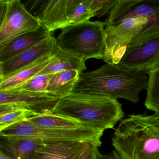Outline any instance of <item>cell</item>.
<instances>
[{"label": "cell", "instance_id": "obj_21", "mask_svg": "<svg viewBox=\"0 0 159 159\" xmlns=\"http://www.w3.org/2000/svg\"><path fill=\"white\" fill-rule=\"evenodd\" d=\"M53 74L38 75L16 89L11 90L47 93V88ZM48 94V93H47Z\"/></svg>", "mask_w": 159, "mask_h": 159}, {"label": "cell", "instance_id": "obj_6", "mask_svg": "<svg viewBox=\"0 0 159 159\" xmlns=\"http://www.w3.org/2000/svg\"><path fill=\"white\" fill-rule=\"evenodd\" d=\"M5 16L0 20V44L36 30L41 24L20 0H6Z\"/></svg>", "mask_w": 159, "mask_h": 159}, {"label": "cell", "instance_id": "obj_5", "mask_svg": "<svg viewBox=\"0 0 159 159\" xmlns=\"http://www.w3.org/2000/svg\"><path fill=\"white\" fill-rule=\"evenodd\" d=\"M104 131L89 128L76 130H54L35 126L26 120L0 131L1 137L27 138L43 142L74 140L94 142L101 146Z\"/></svg>", "mask_w": 159, "mask_h": 159}, {"label": "cell", "instance_id": "obj_3", "mask_svg": "<svg viewBox=\"0 0 159 159\" xmlns=\"http://www.w3.org/2000/svg\"><path fill=\"white\" fill-rule=\"evenodd\" d=\"M112 145L125 159H159V117L132 114L114 131Z\"/></svg>", "mask_w": 159, "mask_h": 159}, {"label": "cell", "instance_id": "obj_25", "mask_svg": "<svg viewBox=\"0 0 159 159\" xmlns=\"http://www.w3.org/2000/svg\"><path fill=\"white\" fill-rule=\"evenodd\" d=\"M99 159H125L115 149L111 151L110 153L106 155L101 154Z\"/></svg>", "mask_w": 159, "mask_h": 159}, {"label": "cell", "instance_id": "obj_2", "mask_svg": "<svg viewBox=\"0 0 159 159\" xmlns=\"http://www.w3.org/2000/svg\"><path fill=\"white\" fill-rule=\"evenodd\" d=\"M50 112L79 121L85 127L102 131L113 129L125 116L122 105L117 99L74 93L59 99Z\"/></svg>", "mask_w": 159, "mask_h": 159}, {"label": "cell", "instance_id": "obj_19", "mask_svg": "<svg viewBox=\"0 0 159 159\" xmlns=\"http://www.w3.org/2000/svg\"><path fill=\"white\" fill-rule=\"evenodd\" d=\"M92 0H68L67 14L70 25L80 24L95 16Z\"/></svg>", "mask_w": 159, "mask_h": 159}, {"label": "cell", "instance_id": "obj_7", "mask_svg": "<svg viewBox=\"0 0 159 159\" xmlns=\"http://www.w3.org/2000/svg\"><path fill=\"white\" fill-rule=\"evenodd\" d=\"M140 16L148 17L159 26V0H119L111 10L105 27Z\"/></svg>", "mask_w": 159, "mask_h": 159}, {"label": "cell", "instance_id": "obj_27", "mask_svg": "<svg viewBox=\"0 0 159 159\" xmlns=\"http://www.w3.org/2000/svg\"><path fill=\"white\" fill-rule=\"evenodd\" d=\"M0 159H12L8 154L0 150Z\"/></svg>", "mask_w": 159, "mask_h": 159}, {"label": "cell", "instance_id": "obj_14", "mask_svg": "<svg viewBox=\"0 0 159 159\" xmlns=\"http://www.w3.org/2000/svg\"><path fill=\"white\" fill-rule=\"evenodd\" d=\"M50 63L39 75L53 74L66 70H76L81 73L86 69L85 61L75 55L60 49L55 44Z\"/></svg>", "mask_w": 159, "mask_h": 159}, {"label": "cell", "instance_id": "obj_24", "mask_svg": "<svg viewBox=\"0 0 159 159\" xmlns=\"http://www.w3.org/2000/svg\"><path fill=\"white\" fill-rule=\"evenodd\" d=\"M101 146L94 142H90L84 151L77 159H99L100 154L98 148Z\"/></svg>", "mask_w": 159, "mask_h": 159}, {"label": "cell", "instance_id": "obj_9", "mask_svg": "<svg viewBox=\"0 0 159 159\" xmlns=\"http://www.w3.org/2000/svg\"><path fill=\"white\" fill-rule=\"evenodd\" d=\"M59 99L47 93L16 90L0 91V104H15L21 109L31 111L37 115L51 111Z\"/></svg>", "mask_w": 159, "mask_h": 159}, {"label": "cell", "instance_id": "obj_23", "mask_svg": "<svg viewBox=\"0 0 159 159\" xmlns=\"http://www.w3.org/2000/svg\"><path fill=\"white\" fill-rule=\"evenodd\" d=\"M119 0H92V7L95 16L100 17L107 14L119 2Z\"/></svg>", "mask_w": 159, "mask_h": 159}, {"label": "cell", "instance_id": "obj_20", "mask_svg": "<svg viewBox=\"0 0 159 159\" xmlns=\"http://www.w3.org/2000/svg\"><path fill=\"white\" fill-rule=\"evenodd\" d=\"M148 81L145 106L148 109L155 112L159 117V67L148 71Z\"/></svg>", "mask_w": 159, "mask_h": 159}, {"label": "cell", "instance_id": "obj_10", "mask_svg": "<svg viewBox=\"0 0 159 159\" xmlns=\"http://www.w3.org/2000/svg\"><path fill=\"white\" fill-rule=\"evenodd\" d=\"M55 44L56 39L51 35L29 50L8 61L0 63V81L51 55Z\"/></svg>", "mask_w": 159, "mask_h": 159}, {"label": "cell", "instance_id": "obj_16", "mask_svg": "<svg viewBox=\"0 0 159 159\" xmlns=\"http://www.w3.org/2000/svg\"><path fill=\"white\" fill-rule=\"evenodd\" d=\"M26 120L35 126L54 130H76L88 128L79 121L54 114L50 111L32 116Z\"/></svg>", "mask_w": 159, "mask_h": 159}, {"label": "cell", "instance_id": "obj_17", "mask_svg": "<svg viewBox=\"0 0 159 159\" xmlns=\"http://www.w3.org/2000/svg\"><path fill=\"white\" fill-rule=\"evenodd\" d=\"M80 74L76 70L53 74L47 87V93L59 99L67 96L72 93Z\"/></svg>", "mask_w": 159, "mask_h": 159}, {"label": "cell", "instance_id": "obj_12", "mask_svg": "<svg viewBox=\"0 0 159 159\" xmlns=\"http://www.w3.org/2000/svg\"><path fill=\"white\" fill-rule=\"evenodd\" d=\"M90 142L74 140L45 142L36 150L32 159H77Z\"/></svg>", "mask_w": 159, "mask_h": 159}, {"label": "cell", "instance_id": "obj_1", "mask_svg": "<svg viewBox=\"0 0 159 159\" xmlns=\"http://www.w3.org/2000/svg\"><path fill=\"white\" fill-rule=\"evenodd\" d=\"M147 75L146 70L107 63L96 70L81 73L71 93L124 98L137 103L139 93L148 86Z\"/></svg>", "mask_w": 159, "mask_h": 159}, {"label": "cell", "instance_id": "obj_18", "mask_svg": "<svg viewBox=\"0 0 159 159\" xmlns=\"http://www.w3.org/2000/svg\"><path fill=\"white\" fill-rule=\"evenodd\" d=\"M52 55L45 57L37 63L23 69L10 77L0 81V91L16 89L37 76L50 63Z\"/></svg>", "mask_w": 159, "mask_h": 159}, {"label": "cell", "instance_id": "obj_4", "mask_svg": "<svg viewBox=\"0 0 159 159\" xmlns=\"http://www.w3.org/2000/svg\"><path fill=\"white\" fill-rule=\"evenodd\" d=\"M105 22L86 21L72 24L62 29L56 39L60 49L86 61L103 59L105 43Z\"/></svg>", "mask_w": 159, "mask_h": 159}, {"label": "cell", "instance_id": "obj_15", "mask_svg": "<svg viewBox=\"0 0 159 159\" xmlns=\"http://www.w3.org/2000/svg\"><path fill=\"white\" fill-rule=\"evenodd\" d=\"M1 138V150L12 159H32L36 150L44 143L30 139Z\"/></svg>", "mask_w": 159, "mask_h": 159}, {"label": "cell", "instance_id": "obj_13", "mask_svg": "<svg viewBox=\"0 0 159 159\" xmlns=\"http://www.w3.org/2000/svg\"><path fill=\"white\" fill-rule=\"evenodd\" d=\"M159 52L158 38L126 51L118 65L125 68L146 70L148 72L152 60Z\"/></svg>", "mask_w": 159, "mask_h": 159}, {"label": "cell", "instance_id": "obj_26", "mask_svg": "<svg viewBox=\"0 0 159 159\" xmlns=\"http://www.w3.org/2000/svg\"><path fill=\"white\" fill-rule=\"evenodd\" d=\"M158 67H159V52L152 60V62L149 67L148 70Z\"/></svg>", "mask_w": 159, "mask_h": 159}, {"label": "cell", "instance_id": "obj_8", "mask_svg": "<svg viewBox=\"0 0 159 159\" xmlns=\"http://www.w3.org/2000/svg\"><path fill=\"white\" fill-rule=\"evenodd\" d=\"M31 14L50 32L70 25L67 14L68 0H36Z\"/></svg>", "mask_w": 159, "mask_h": 159}, {"label": "cell", "instance_id": "obj_22", "mask_svg": "<svg viewBox=\"0 0 159 159\" xmlns=\"http://www.w3.org/2000/svg\"><path fill=\"white\" fill-rule=\"evenodd\" d=\"M36 115L37 114L35 112L31 111L22 109L0 116V131Z\"/></svg>", "mask_w": 159, "mask_h": 159}, {"label": "cell", "instance_id": "obj_11", "mask_svg": "<svg viewBox=\"0 0 159 159\" xmlns=\"http://www.w3.org/2000/svg\"><path fill=\"white\" fill-rule=\"evenodd\" d=\"M51 36L43 26L0 44V63L8 61L29 50Z\"/></svg>", "mask_w": 159, "mask_h": 159}]
</instances>
